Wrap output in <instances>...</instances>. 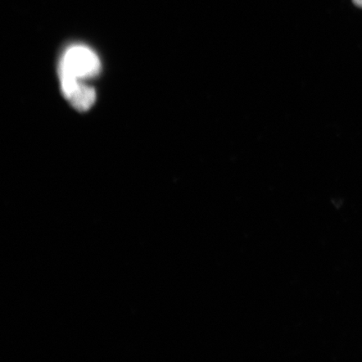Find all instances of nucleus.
Segmentation results:
<instances>
[{
  "label": "nucleus",
  "instance_id": "f257e3e1",
  "mask_svg": "<svg viewBox=\"0 0 362 362\" xmlns=\"http://www.w3.org/2000/svg\"><path fill=\"white\" fill-rule=\"evenodd\" d=\"M101 70L100 60L92 49L76 44L68 47L59 64V76L78 80L93 78Z\"/></svg>",
  "mask_w": 362,
  "mask_h": 362
},
{
  "label": "nucleus",
  "instance_id": "f03ea898",
  "mask_svg": "<svg viewBox=\"0 0 362 362\" xmlns=\"http://www.w3.org/2000/svg\"><path fill=\"white\" fill-rule=\"evenodd\" d=\"M96 90L93 88L81 83L78 89L67 99V101H69L76 110L86 112L93 107L96 101Z\"/></svg>",
  "mask_w": 362,
  "mask_h": 362
},
{
  "label": "nucleus",
  "instance_id": "7ed1b4c3",
  "mask_svg": "<svg viewBox=\"0 0 362 362\" xmlns=\"http://www.w3.org/2000/svg\"><path fill=\"white\" fill-rule=\"evenodd\" d=\"M352 1L357 7L362 8V0H352Z\"/></svg>",
  "mask_w": 362,
  "mask_h": 362
}]
</instances>
